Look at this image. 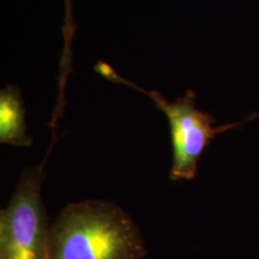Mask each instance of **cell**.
I'll list each match as a JSON object with an SVG mask.
<instances>
[{
  "label": "cell",
  "mask_w": 259,
  "mask_h": 259,
  "mask_svg": "<svg viewBox=\"0 0 259 259\" xmlns=\"http://www.w3.org/2000/svg\"><path fill=\"white\" fill-rule=\"evenodd\" d=\"M145 254L138 227L107 200L71 203L50 227L48 259H142Z\"/></svg>",
  "instance_id": "obj_1"
},
{
  "label": "cell",
  "mask_w": 259,
  "mask_h": 259,
  "mask_svg": "<svg viewBox=\"0 0 259 259\" xmlns=\"http://www.w3.org/2000/svg\"><path fill=\"white\" fill-rule=\"evenodd\" d=\"M45 160L27 168L0 212V259H48V216L41 198Z\"/></svg>",
  "instance_id": "obj_3"
},
{
  "label": "cell",
  "mask_w": 259,
  "mask_h": 259,
  "mask_svg": "<svg viewBox=\"0 0 259 259\" xmlns=\"http://www.w3.org/2000/svg\"><path fill=\"white\" fill-rule=\"evenodd\" d=\"M65 3V17L63 25V38L64 47L61 52V59L59 65V77H58V92L57 106L53 111V118L51 120L52 127H57L58 120L64 114L65 108V87H66L67 77L72 72V51H71V44H72L74 32H76V22H74L72 15V0H64Z\"/></svg>",
  "instance_id": "obj_5"
},
{
  "label": "cell",
  "mask_w": 259,
  "mask_h": 259,
  "mask_svg": "<svg viewBox=\"0 0 259 259\" xmlns=\"http://www.w3.org/2000/svg\"><path fill=\"white\" fill-rule=\"evenodd\" d=\"M95 71L108 80L131 87L147 95L157 108L164 113L169 122L173 163L169 173L170 180H192L197 174L199 158L210 141L220 132L235 125L213 127V118L196 107V93L189 89L183 97L168 102L161 93L144 90L135 83L119 76L108 64L99 61Z\"/></svg>",
  "instance_id": "obj_2"
},
{
  "label": "cell",
  "mask_w": 259,
  "mask_h": 259,
  "mask_svg": "<svg viewBox=\"0 0 259 259\" xmlns=\"http://www.w3.org/2000/svg\"><path fill=\"white\" fill-rule=\"evenodd\" d=\"M0 142L15 147H30L32 143L27 135L21 92L12 84L0 92Z\"/></svg>",
  "instance_id": "obj_4"
}]
</instances>
